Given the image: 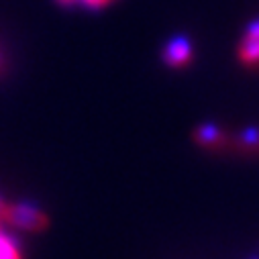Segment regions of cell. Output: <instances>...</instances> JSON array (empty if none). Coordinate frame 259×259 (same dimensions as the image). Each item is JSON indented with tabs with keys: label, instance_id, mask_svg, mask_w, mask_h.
Returning <instances> with one entry per match:
<instances>
[{
	"label": "cell",
	"instance_id": "obj_1",
	"mask_svg": "<svg viewBox=\"0 0 259 259\" xmlns=\"http://www.w3.org/2000/svg\"><path fill=\"white\" fill-rule=\"evenodd\" d=\"M5 219L23 231H41L47 225V217L43 214V210L29 202L11 204V206L7 204Z\"/></svg>",
	"mask_w": 259,
	"mask_h": 259
},
{
	"label": "cell",
	"instance_id": "obj_2",
	"mask_svg": "<svg viewBox=\"0 0 259 259\" xmlns=\"http://www.w3.org/2000/svg\"><path fill=\"white\" fill-rule=\"evenodd\" d=\"M161 59L167 68L171 70H182L186 66H190V61L194 59V47L192 41L186 35H176L171 37L163 49H161Z\"/></svg>",
	"mask_w": 259,
	"mask_h": 259
},
{
	"label": "cell",
	"instance_id": "obj_3",
	"mask_svg": "<svg viewBox=\"0 0 259 259\" xmlns=\"http://www.w3.org/2000/svg\"><path fill=\"white\" fill-rule=\"evenodd\" d=\"M237 57L247 68H259V19L245 27L241 43L237 47Z\"/></svg>",
	"mask_w": 259,
	"mask_h": 259
},
{
	"label": "cell",
	"instance_id": "obj_4",
	"mask_svg": "<svg viewBox=\"0 0 259 259\" xmlns=\"http://www.w3.org/2000/svg\"><path fill=\"white\" fill-rule=\"evenodd\" d=\"M194 141L206 149H223L227 143H231V137L223 131L219 124L202 122L196 131H194Z\"/></svg>",
	"mask_w": 259,
	"mask_h": 259
},
{
	"label": "cell",
	"instance_id": "obj_5",
	"mask_svg": "<svg viewBox=\"0 0 259 259\" xmlns=\"http://www.w3.org/2000/svg\"><path fill=\"white\" fill-rule=\"evenodd\" d=\"M0 259H23L19 241L5 231H0Z\"/></svg>",
	"mask_w": 259,
	"mask_h": 259
},
{
	"label": "cell",
	"instance_id": "obj_6",
	"mask_svg": "<svg viewBox=\"0 0 259 259\" xmlns=\"http://www.w3.org/2000/svg\"><path fill=\"white\" fill-rule=\"evenodd\" d=\"M59 5H66V7H82V9H104L108 7L112 0H57Z\"/></svg>",
	"mask_w": 259,
	"mask_h": 259
},
{
	"label": "cell",
	"instance_id": "obj_7",
	"mask_svg": "<svg viewBox=\"0 0 259 259\" xmlns=\"http://www.w3.org/2000/svg\"><path fill=\"white\" fill-rule=\"evenodd\" d=\"M5 212H7V204L3 198H0V219H5Z\"/></svg>",
	"mask_w": 259,
	"mask_h": 259
}]
</instances>
